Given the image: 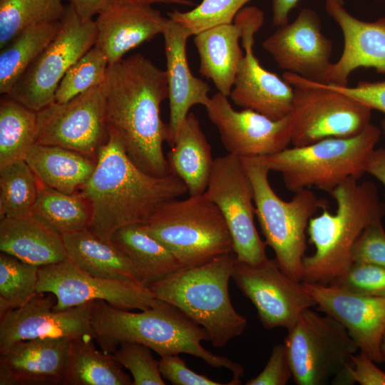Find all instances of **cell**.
<instances>
[{"instance_id":"cell-42","label":"cell","mask_w":385,"mask_h":385,"mask_svg":"<svg viewBox=\"0 0 385 385\" xmlns=\"http://www.w3.org/2000/svg\"><path fill=\"white\" fill-rule=\"evenodd\" d=\"M353 262H365L385 267V232L382 221L367 226L352 249Z\"/></svg>"},{"instance_id":"cell-32","label":"cell","mask_w":385,"mask_h":385,"mask_svg":"<svg viewBox=\"0 0 385 385\" xmlns=\"http://www.w3.org/2000/svg\"><path fill=\"white\" fill-rule=\"evenodd\" d=\"M31 215L54 232L63 235L88 229L93 210L89 200L81 192L67 194L40 183Z\"/></svg>"},{"instance_id":"cell-13","label":"cell","mask_w":385,"mask_h":385,"mask_svg":"<svg viewBox=\"0 0 385 385\" xmlns=\"http://www.w3.org/2000/svg\"><path fill=\"white\" fill-rule=\"evenodd\" d=\"M108 137L104 83L37 111L36 143L71 149L96 160Z\"/></svg>"},{"instance_id":"cell-23","label":"cell","mask_w":385,"mask_h":385,"mask_svg":"<svg viewBox=\"0 0 385 385\" xmlns=\"http://www.w3.org/2000/svg\"><path fill=\"white\" fill-rule=\"evenodd\" d=\"M170 107L167 142L171 146L176 134L195 105L205 107L210 98L209 85L194 76L188 63L186 45L191 34L180 24L168 18L163 31Z\"/></svg>"},{"instance_id":"cell-53","label":"cell","mask_w":385,"mask_h":385,"mask_svg":"<svg viewBox=\"0 0 385 385\" xmlns=\"http://www.w3.org/2000/svg\"><path fill=\"white\" fill-rule=\"evenodd\" d=\"M376 1H382V0H376Z\"/></svg>"},{"instance_id":"cell-40","label":"cell","mask_w":385,"mask_h":385,"mask_svg":"<svg viewBox=\"0 0 385 385\" xmlns=\"http://www.w3.org/2000/svg\"><path fill=\"white\" fill-rule=\"evenodd\" d=\"M118 362L130 371L134 385H165L159 361L153 356L150 348L138 342L121 343L113 353Z\"/></svg>"},{"instance_id":"cell-46","label":"cell","mask_w":385,"mask_h":385,"mask_svg":"<svg viewBox=\"0 0 385 385\" xmlns=\"http://www.w3.org/2000/svg\"><path fill=\"white\" fill-rule=\"evenodd\" d=\"M327 85L354 98L371 110H377L385 113V81H359L354 87Z\"/></svg>"},{"instance_id":"cell-19","label":"cell","mask_w":385,"mask_h":385,"mask_svg":"<svg viewBox=\"0 0 385 385\" xmlns=\"http://www.w3.org/2000/svg\"><path fill=\"white\" fill-rule=\"evenodd\" d=\"M262 46L279 68L309 81L324 83L333 45L322 33L320 18L314 10L302 9L294 21L279 26Z\"/></svg>"},{"instance_id":"cell-51","label":"cell","mask_w":385,"mask_h":385,"mask_svg":"<svg viewBox=\"0 0 385 385\" xmlns=\"http://www.w3.org/2000/svg\"><path fill=\"white\" fill-rule=\"evenodd\" d=\"M381 351L385 356V332H384L383 339H382Z\"/></svg>"},{"instance_id":"cell-10","label":"cell","mask_w":385,"mask_h":385,"mask_svg":"<svg viewBox=\"0 0 385 385\" xmlns=\"http://www.w3.org/2000/svg\"><path fill=\"white\" fill-rule=\"evenodd\" d=\"M298 385H322L340 376L359 347L332 317L304 310L284 342Z\"/></svg>"},{"instance_id":"cell-29","label":"cell","mask_w":385,"mask_h":385,"mask_svg":"<svg viewBox=\"0 0 385 385\" xmlns=\"http://www.w3.org/2000/svg\"><path fill=\"white\" fill-rule=\"evenodd\" d=\"M24 160L41 184L67 194L80 192L96 165V160L75 150L36 143Z\"/></svg>"},{"instance_id":"cell-8","label":"cell","mask_w":385,"mask_h":385,"mask_svg":"<svg viewBox=\"0 0 385 385\" xmlns=\"http://www.w3.org/2000/svg\"><path fill=\"white\" fill-rule=\"evenodd\" d=\"M142 225L183 267H195L234 251L222 212L205 193L185 200L171 199Z\"/></svg>"},{"instance_id":"cell-26","label":"cell","mask_w":385,"mask_h":385,"mask_svg":"<svg viewBox=\"0 0 385 385\" xmlns=\"http://www.w3.org/2000/svg\"><path fill=\"white\" fill-rule=\"evenodd\" d=\"M62 237L68 258L86 272L99 278L143 284L129 257L111 239L90 229L64 234Z\"/></svg>"},{"instance_id":"cell-43","label":"cell","mask_w":385,"mask_h":385,"mask_svg":"<svg viewBox=\"0 0 385 385\" xmlns=\"http://www.w3.org/2000/svg\"><path fill=\"white\" fill-rule=\"evenodd\" d=\"M292 372L284 344L275 345L264 369L247 385H285Z\"/></svg>"},{"instance_id":"cell-25","label":"cell","mask_w":385,"mask_h":385,"mask_svg":"<svg viewBox=\"0 0 385 385\" xmlns=\"http://www.w3.org/2000/svg\"><path fill=\"white\" fill-rule=\"evenodd\" d=\"M234 23L221 24L194 36L200 56V73L210 79L218 92L230 96L240 64L244 58L239 40L242 26L237 17Z\"/></svg>"},{"instance_id":"cell-2","label":"cell","mask_w":385,"mask_h":385,"mask_svg":"<svg viewBox=\"0 0 385 385\" xmlns=\"http://www.w3.org/2000/svg\"><path fill=\"white\" fill-rule=\"evenodd\" d=\"M108 133L95 170L80 191L92 206L88 229L106 239L123 227L145 224L163 204L188 192L175 175L155 177L140 170L127 155L119 137Z\"/></svg>"},{"instance_id":"cell-35","label":"cell","mask_w":385,"mask_h":385,"mask_svg":"<svg viewBox=\"0 0 385 385\" xmlns=\"http://www.w3.org/2000/svg\"><path fill=\"white\" fill-rule=\"evenodd\" d=\"M40 181L24 159L0 167V219L31 215Z\"/></svg>"},{"instance_id":"cell-33","label":"cell","mask_w":385,"mask_h":385,"mask_svg":"<svg viewBox=\"0 0 385 385\" xmlns=\"http://www.w3.org/2000/svg\"><path fill=\"white\" fill-rule=\"evenodd\" d=\"M59 21L31 26L10 41L0 53V93L8 94L41 51L57 35Z\"/></svg>"},{"instance_id":"cell-5","label":"cell","mask_w":385,"mask_h":385,"mask_svg":"<svg viewBox=\"0 0 385 385\" xmlns=\"http://www.w3.org/2000/svg\"><path fill=\"white\" fill-rule=\"evenodd\" d=\"M236 260L232 251L206 263L183 267L147 287L155 298L177 307L204 328L214 346L222 347L242 334L247 324L229 295Z\"/></svg>"},{"instance_id":"cell-27","label":"cell","mask_w":385,"mask_h":385,"mask_svg":"<svg viewBox=\"0 0 385 385\" xmlns=\"http://www.w3.org/2000/svg\"><path fill=\"white\" fill-rule=\"evenodd\" d=\"M0 250L38 267L68 259L62 235L31 215L0 219Z\"/></svg>"},{"instance_id":"cell-36","label":"cell","mask_w":385,"mask_h":385,"mask_svg":"<svg viewBox=\"0 0 385 385\" xmlns=\"http://www.w3.org/2000/svg\"><path fill=\"white\" fill-rule=\"evenodd\" d=\"M62 0H0V50L25 29L59 21Z\"/></svg>"},{"instance_id":"cell-45","label":"cell","mask_w":385,"mask_h":385,"mask_svg":"<svg viewBox=\"0 0 385 385\" xmlns=\"http://www.w3.org/2000/svg\"><path fill=\"white\" fill-rule=\"evenodd\" d=\"M159 369L163 378L175 385H222L188 367L178 354L161 356Z\"/></svg>"},{"instance_id":"cell-21","label":"cell","mask_w":385,"mask_h":385,"mask_svg":"<svg viewBox=\"0 0 385 385\" xmlns=\"http://www.w3.org/2000/svg\"><path fill=\"white\" fill-rule=\"evenodd\" d=\"M325 9L340 27L344 43L339 59L330 65L324 83L347 86L349 75L358 68H372L385 73V17L364 21L333 0H326Z\"/></svg>"},{"instance_id":"cell-44","label":"cell","mask_w":385,"mask_h":385,"mask_svg":"<svg viewBox=\"0 0 385 385\" xmlns=\"http://www.w3.org/2000/svg\"><path fill=\"white\" fill-rule=\"evenodd\" d=\"M374 361L361 352L351 357V362L344 372L334 380L344 384L359 383L361 385H385V373Z\"/></svg>"},{"instance_id":"cell-4","label":"cell","mask_w":385,"mask_h":385,"mask_svg":"<svg viewBox=\"0 0 385 385\" xmlns=\"http://www.w3.org/2000/svg\"><path fill=\"white\" fill-rule=\"evenodd\" d=\"M329 195L337 205L335 213L324 207L308 224L315 251L303 258L302 282L326 285L343 276L353 264L352 249L361 232L385 216V203L372 182L349 178Z\"/></svg>"},{"instance_id":"cell-18","label":"cell","mask_w":385,"mask_h":385,"mask_svg":"<svg viewBox=\"0 0 385 385\" xmlns=\"http://www.w3.org/2000/svg\"><path fill=\"white\" fill-rule=\"evenodd\" d=\"M93 303L56 311V297L53 293L36 292L23 305L0 315V352L21 340L93 337Z\"/></svg>"},{"instance_id":"cell-6","label":"cell","mask_w":385,"mask_h":385,"mask_svg":"<svg viewBox=\"0 0 385 385\" xmlns=\"http://www.w3.org/2000/svg\"><path fill=\"white\" fill-rule=\"evenodd\" d=\"M381 130L371 123L350 138H329L262 156L270 171L282 174L285 187L297 192L317 189L330 192L349 178L359 180Z\"/></svg>"},{"instance_id":"cell-12","label":"cell","mask_w":385,"mask_h":385,"mask_svg":"<svg viewBox=\"0 0 385 385\" xmlns=\"http://www.w3.org/2000/svg\"><path fill=\"white\" fill-rule=\"evenodd\" d=\"M205 195L222 212L233 241L237 260L258 264L267 259L254 217V189L242 158L227 153L214 159Z\"/></svg>"},{"instance_id":"cell-49","label":"cell","mask_w":385,"mask_h":385,"mask_svg":"<svg viewBox=\"0 0 385 385\" xmlns=\"http://www.w3.org/2000/svg\"><path fill=\"white\" fill-rule=\"evenodd\" d=\"M366 173L371 174L385 188V148L374 149L368 161Z\"/></svg>"},{"instance_id":"cell-28","label":"cell","mask_w":385,"mask_h":385,"mask_svg":"<svg viewBox=\"0 0 385 385\" xmlns=\"http://www.w3.org/2000/svg\"><path fill=\"white\" fill-rule=\"evenodd\" d=\"M166 159L170 173L184 182L190 196L205 192L214 159L199 119L193 113H189L181 124Z\"/></svg>"},{"instance_id":"cell-34","label":"cell","mask_w":385,"mask_h":385,"mask_svg":"<svg viewBox=\"0 0 385 385\" xmlns=\"http://www.w3.org/2000/svg\"><path fill=\"white\" fill-rule=\"evenodd\" d=\"M37 112L8 94L0 101V167L24 159L36 143Z\"/></svg>"},{"instance_id":"cell-14","label":"cell","mask_w":385,"mask_h":385,"mask_svg":"<svg viewBox=\"0 0 385 385\" xmlns=\"http://www.w3.org/2000/svg\"><path fill=\"white\" fill-rule=\"evenodd\" d=\"M36 292L53 293L56 297V311L96 300L106 301L124 310H145L151 308L157 299L145 285L94 277L68 258L39 267Z\"/></svg>"},{"instance_id":"cell-39","label":"cell","mask_w":385,"mask_h":385,"mask_svg":"<svg viewBox=\"0 0 385 385\" xmlns=\"http://www.w3.org/2000/svg\"><path fill=\"white\" fill-rule=\"evenodd\" d=\"M251 0H202L190 11L175 9L168 18L180 24L195 36L212 27L232 24L237 13Z\"/></svg>"},{"instance_id":"cell-52","label":"cell","mask_w":385,"mask_h":385,"mask_svg":"<svg viewBox=\"0 0 385 385\" xmlns=\"http://www.w3.org/2000/svg\"><path fill=\"white\" fill-rule=\"evenodd\" d=\"M381 130L383 131L384 134L385 135V119L382 120L381 123Z\"/></svg>"},{"instance_id":"cell-9","label":"cell","mask_w":385,"mask_h":385,"mask_svg":"<svg viewBox=\"0 0 385 385\" xmlns=\"http://www.w3.org/2000/svg\"><path fill=\"white\" fill-rule=\"evenodd\" d=\"M282 78L294 87L288 115L293 147L356 136L371 124L372 110L354 98L290 72Z\"/></svg>"},{"instance_id":"cell-41","label":"cell","mask_w":385,"mask_h":385,"mask_svg":"<svg viewBox=\"0 0 385 385\" xmlns=\"http://www.w3.org/2000/svg\"><path fill=\"white\" fill-rule=\"evenodd\" d=\"M330 284L356 294L385 297V267L365 262H353L343 276Z\"/></svg>"},{"instance_id":"cell-24","label":"cell","mask_w":385,"mask_h":385,"mask_svg":"<svg viewBox=\"0 0 385 385\" xmlns=\"http://www.w3.org/2000/svg\"><path fill=\"white\" fill-rule=\"evenodd\" d=\"M167 19L151 5L114 1L95 20V46L113 64L129 51L162 34Z\"/></svg>"},{"instance_id":"cell-48","label":"cell","mask_w":385,"mask_h":385,"mask_svg":"<svg viewBox=\"0 0 385 385\" xmlns=\"http://www.w3.org/2000/svg\"><path fill=\"white\" fill-rule=\"evenodd\" d=\"M344 5V0H333ZM299 0H272V24L281 26L288 23L289 12L297 6Z\"/></svg>"},{"instance_id":"cell-50","label":"cell","mask_w":385,"mask_h":385,"mask_svg":"<svg viewBox=\"0 0 385 385\" xmlns=\"http://www.w3.org/2000/svg\"><path fill=\"white\" fill-rule=\"evenodd\" d=\"M119 3H137L152 5L153 4L160 3L166 4H178L184 6H194L195 3L191 0H114Z\"/></svg>"},{"instance_id":"cell-22","label":"cell","mask_w":385,"mask_h":385,"mask_svg":"<svg viewBox=\"0 0 385 385\" xmlns=\"http://www.w3.org/2000/svg\"><path fill=\"white\" fill-rule=\"evenodd\" d=\"M71 339L45 337L14 343L0 352V385L63 384Z\"/></svg>"},{"instance_id":"cell-7","label":"cell","mask_w":385,"mask_h":385,"mask_svg":"<svg viewBox=\"0 0 385 385\" xmlns=\"http://www.w3.org/2000/svg\"><path fill=\"white\" fill-rule=\"evenodd\" d=\"M241 158L252 183L255 215L265 243L274 250L280 269L302 281L308 224L318 209L327 207V202L311 189L295 192L290 201L282 200L270 184V170L262 157Z\"/></svg>"},{"instance_id":"cell-20","label":"cell","mask_w":385,"mask_h":385,"mask_svg":"<svg viewBox=\"0 0 385 385\" xmlns=\"http://www.w3.org/2000/svg\"><path fill=\"white\" fill-rule=\"evenodd\" d=\"M317 309L341 323L361 352L374 362L385 361V297L356 294L333 284L302 282Z\"/></svg>"},{"instance_id":"cell-37","label":"cell","mask_w":385,"mask_h":385,"mask_svg":"<svg viewBox=\"0 0 385 385\" xmlns=\"http://www.w3.org/2000/svg\"><path fill=\"white\" fill-rule=\"evenodd\" d=\"M39 267L1 252L0 315L25 304L36 292Z\"/></svg>"},{"instance_id":"cell-1","label":"cell","mask_w":385,"mask_h":385,"mask_svg":"<svg viewBox=\"0 0 385 385\" xmlns=\"http://www.w3.org/2000/svg\"><path fill=\"white\" fill-rule=\"evenodd\" d=\"M108 129L130 160L155 177L170 174L163 144L168 130L160 105L168 98L167 73L140 53L109 64L104 82Z\"/></svg>"},{"instance_id":"cell-38","label":"cell","mask_w":385,"mask_h":385,"mask_svg":"<svg viewBox=\"0 0 385 385\" xmlns=\"http://www.w3.org/2000/svg\"><path fill=\"white\" fill-rule=\"evenodd\" d=\"M109 63L96 46L92 47L66 71L55 93L54 102L64 103L103 84Z\"/></svg>"},{"instance_id":"cell-17","label":"cell","mask_w":385,"mask_h":385,"mask_svg":"<svg viewBox=\"0 0 385 385\" xmlns=\"http://www.w3.org/2000/svg\"><path fill=\"white\" fill-rule=\"evenodd\" d=\"M205 108L230 154L240 158L267 156L291 143L288 115L275 120L250 109L236 111L227 96L220 92L210 98Z\"/></svg>"},{"instance_id":"cell-11","label":"cell","mask_w":385,"mask_h":385,"mask_svg":"<svg viewBox=\"0 0 385 385\" xmlns=\"http://www.w3.org/2000/svg\"><path fill=\"white\" fill-rule=\"evenodd\" d=\"M96 39L95 20H82L70 4L66 5L57 35L24 71L8 95L36 112L50 105L66 71L95 46Z\"/></svg>"},{"instance_id":"cell-15","label":"cell","mask_w":385,"mask_h":385,"mask_svg":"<svg viewBox=\"0 0 385 385\" xmlns=\"http://www.w3.org/2000/svg\"><path fill=\"white\" fill-rule=\"evenodd\" d=\"M232 278L254 304L266 329L283 327L288 331L304 310L316 307L302 281L284 273L275 259L258 264L237 260Z\"/></svg>"},{"instance_id":"cell-30","label":"cell","mask_w":385,"mask_h":385,"mask_svg":"<svg viewBox=\"0 0 385 385\" xmlns=\"http://www.w3.org/2000/svg\"><path fill=\"white\" fill-rule=\"evenodd\" d=\"M110 239L129 257L145 286L183 267L165 246L145 231L142 224L123 227L115 231Z\"/></svg>"},{"instance_id":"cell-16","label":"cell","mask_w":385,"mask_h":385,"mask_svg":"<svg viewBox=\"0 0 385 385\" xmlns=\"http://www.w3.org/2000/svg\"><path fill=\"white\" fill-rule=\"evenodd\" d=\"M236 17L242 26L245 54L230 97L243 109L255 111L272 120L282 119L290 112L294 87L265 69L253 53L254 36L263 24L264 13L257 6H247Z\"/></svg>"},{"instance_id":"cell-3","label":"cell","mask_w":385,"mask_h":385,"mask_svg":"<svg viewBox=\"0 0 385 385\" xmlns=\"http://www.w3.org/2000/svg\"><path fill=\"white\" fill-rule=\"evenodd\" d=\"M91 326L93 339L108 353L113 354L123 342H138L160 357L184 353L199 357L212 367L226 368L232 372V385L241 384L240 378L245 374L242 366L201 345V341L209 340L204 328L177 307L159 299L151 308L140 312L96 300L91 309Z\"/></svg>"},{"instance_id":"cell-31","label":"cell","mask_w":385,"mask_h":385,"mask_svg":"<svg viewBox=\"0 0 385 385\" xmlns=\"http://www.w3.org/2000/svg\"><path fill=\"white\" fill-rule=\"evenodd\" d=\"M92 336L70 340L64 385H132L111 353L96 349Z\"/></svg>"},{"instance_id":"cell-47","label":"cell","mask_w":385,"mask_h":385,"mask_svg":"<svg viewBox=\"0 0 385 385\" xmlns=\"http://www.w3.org/2000/svg\"><path fill=\"white\" fill-rule=\"evenodd\" d=\"M76 14L83 21L93 19V16L99 15L113 3L114 0H67Z\"/></svg>"}]
</instances>
